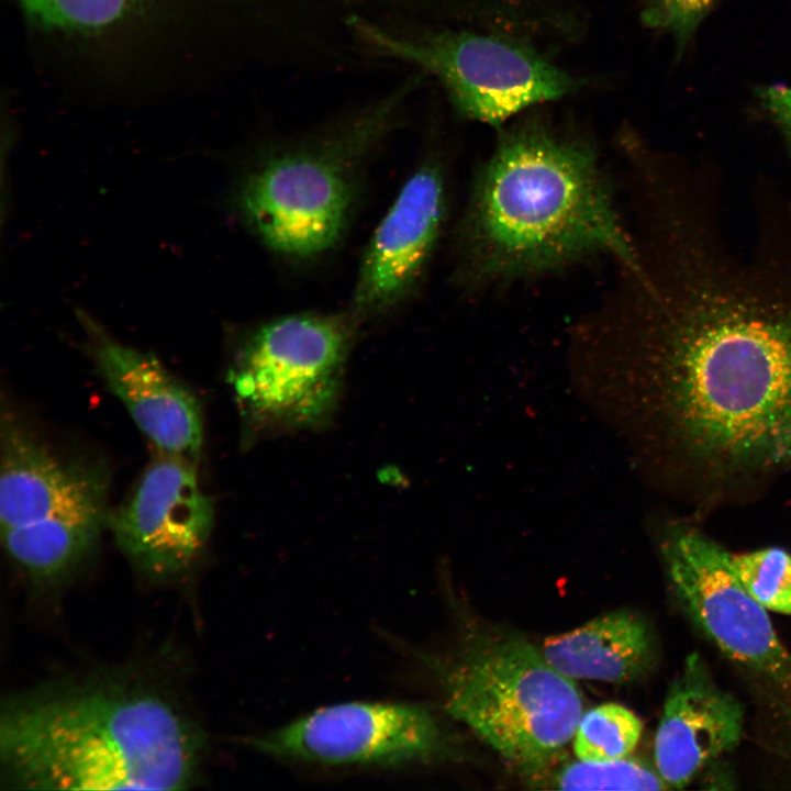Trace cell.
Segmentation results:
<instances>
[{
  "mask_svg": "<svg viewBox=\"0 0 791 791\" xmlns=\"http://www.w3.org/2000/svg\"><path fill=\"white\" fill-rule=\"evenodd\" d=\"M541 653L571 679L626 682L649 670L656 649L648 623L638 614L620 610L548 637Z\"/></svg>",
  "mask_w": 791,
  "mask_h": 791,
  "instance_id": "obj_16",
  "label": "cell"
},
{
  "mask_svg": "<svg viewBox=\"0 0 791 791\" xmlns=\"http://www.w3.org/2000/svg\"><path fill=\"white\" fill-rule=\"evenodd\" d=\"M561 790H665L658 771L627 757L604 762L570 761L547 780Z\"/></svg>",
  "mask_w": 791,
  "mask_h": 791,
  "instance_id": "obj_18",
  "label": "cell"
},
{
  "mask_svg": "<svg viewBox=\"0 0 791 791\" xmlns=\"http://www.w3.org/2000/svg\"><path fill=\"white\" fill-rule=\"evenodd\" d=\"M723 211L710 193L667 208L625 309L649 457L699 511L791 472V207H759L748 248Z\"/></svg>",
  "mask_w": 791,
  "mask_h": 791,
  "instance_id": "obj_1",
  "label": "cell"
},
{
  "mask_svg": "<svg viewBox=\"0 0 791 791\" xmlns=\"http://www.w3.org/2000/svg\"><path fill=\"white\" fill-rule=\"evenodd\" d=\"M108 489L69 502L41 520L1 531L3 547L34 583L64 580L96 549L108 526Z\"/></svg>",
  "mask_w": 791,
  "mask_h": 791,
  "instance_id": "obj_15",
  "label": "cell"
},
{
  "mask_svg": "<svg viewBox=\"0 0 791 791\" xmlns=\"http://www.w3.org/2000/svg\"><path fill=\"white\" fill-rule=\"evenodd\" d=\"M734 569L743 586L766 610L791 615V554L766 547L734 555Z\"/></svg>",
  "mask_w": 791,
  "mask_h": 791,
  "instance_id": "obj_19",
  "label": "cell"
},
{
  "mask_svg": "<svg viewBox=\"0 0 791 791\" xmlns=\"http://www.w3.org/2000/svg\"><path fill=\"white\" fill-rule=\"evenodd\" d=\"M247 744L265 755L330 766L427 764L453 750L435 715L405 703L331 705Z\"/></svg>",
  "mask_w": 791,
  "mask_h": 791,
  "instance_id": "obj_9",
  "label": "cell"
},
{
  "mask_svg": "<svg viewBox=\"0 0 791 791\" xmlns=\"http://www.w3.org/2000/svg\"><path fill=\"white\" fill-rule=\"evenodd\" d=\"M721 0H644L642 23L669 35L680 55L697 30Z\"/></svg>",
  "mask_w": 791,
  "mask_h": 791,
  "instance_id": "obj_21",
  "label": "cell"
},
{
  "mask_svg": "<svg viewBox=\"0 0 791 791\" xmlns=\"http://www.w3.org/2000/svg\"><path fill=\"white\" fill-rule=\"evenodd\" d=\"M444 706L527 776L546 770L582 716L575 681L519 637L476 634L458 651L424 657Z\"/></svg>",
  "mask_w": 791,
  "mask_h": 791,
  "instance_id": "obj_5",
  "label": "cell"
},
{
  "mask_svg": "<svg viewBox=\"0 0 791 791\" xmlns=\"http://www.w3.org/2000/svg\"><path fill=\"white\" fill-rule=\"evenodd\" d=\"M357 327L346 311L283 315L254 330L230 374L250 421L272 432L325 422L337 403Z\"/></svg>",
  "mask_w": 791,
  "mask_h": 791,
  "instance_id": "obj_7",
  "label": "cell"
},
{
  "mask_svg": "<svg viewBox=\"0 0 791 791\" xmlns=\"http://www.w3.org/2000/svg\"><path fill=\"white\" fill-rule=\"evenodd\" d=\"M740 703L692 654L669 690L655 737V768L668 789L686 787L708 764L732 750L743 734Z\"/></svg>",
  "mask_w": 791,
  "mask_h": 791,
  "instance_id": "obj_13",
  "label": "cell"
},
{
  "mask_svg": "<svg viewBox=\"0 0 791 791\" xmlns=\"http://www.w3.org/2000/svg\"><path fill=\"white\" fill-rule=\"evenodd\" d=\"M597 253L626 268L638 260L593 147L536 121L503 132L459 229L465 274L536 275Z\"/></svg>",
  "mask_w": 791,
  "mask_h": 791,
  "instance_id": "obj_3",
  "label": "cell"
},
{
  "mask_svg": "<svg viewBox=\"0 0 791 791\" xmlns=\"http://www.w3.org/2000/svg\"><path fill=\"white\" fill-rule=\"evenodd\" d=\"M443 166L425 155L399 190L363 254L349 314L359 324L403 307L419 289L446 214Z\"/></svg>",
  "mask_w": 791,
  "mask_h": 791,
  "instance_id": "obj_10",
  "label": "cell"
},
{
  "mask_svg": "<svg viewBox=\"0 0 791 791\" xmlns=\"http://www.w3.org/2000/svg\"><path fill=\"white\" fill-rule=\"evenodd\" d=\"M140 0H19L37 23L63 30H96L119 20Z\"/></svg>",
  "mask_w": 791,
  "mask_h": 791,
  "instance_id": "obj_20",
  "label": "cell"
},
{
  "mask_svg": "<svg viewBox=\"0 0 791 791\" xmlns=\"http://www.w3.org/2000/svg\"><path fill=\"white\" fill-rule=\"evenodd\" d=\"M346 25L364 53L436 79L459 115L492 126L586 85L532 45L504 34L360 13L350 14Z\"/></svg>",
  "mask_w": 791,
  "mask_h": 791,
  "instance_id": "obj_6",
  "label": "cell"
},
{
  "mask_svg": "<svg viewBox=\"0 0 791 791\" xmlns=\"http://www.w3.org/2000/svg\"><path fill=\"white\" fill-rule=\"evenodd\" d=\"M91 354L111 392L160 454L199 458L203 428L197 398L152 355L109 337L86 319Z\"/></svg>",
  "mask_w": 791,
  "mask_h": 791,
  "instance_id": "obj_12",
  "label": "cell"
},
{
  "mask_svg": "<svg viewBox=\"0 0 791 791\" xmlns=\"http://www.w3.org/2000/svg\"><path fill=\"white\" fill-rule=\"evenodd\" d=\"M202 747L170 699L132 679L44 687L1 710V782L12 789L183 790Z\"/></svg>",
  "mask_w": 791,
  "mask_h": 791,
  "instance_id": "obj_2",
  "label": "cell"
},
{
  "mask_svg": "<svg viewBox=\"0 0 791 791\" xmlns=\"http://www.w3.org/2000/svg\"><path fill=\"white\" fill-rule=\"evenodd\" d=\"M426 78L416 70L382 96L265 146L237 194L255 236L294 260L334 249L352 224L371 158L403 123Z\"/></svg>",
  "mask_w": 791,
  "mask_h": 791,
  "instance_id": "obj_4",
  "label": "cell"
},
{
  "mask_svg": "<svg viewBox=\"0 0 791 791\" xmlns=\"http://www.w3.org/2000/svg\"><path fill=\"white\" fill-rule=\"evenodd\" d=\"M659 545L677 598L701 632L728 658L791 690V655L732 554L686 520L666 524Z\"/></svg>",
  "mask_w": 791,
  "mask_h": 791,
  "instance_id": "obj_8",
  "label": "cell"
},
{
  "mask_svg": "<svg viewBox=\"0 0 791 791\" xmlns=\"http://www.w3.org/2000/svg\"><path fill=\"white\" fill-rule=\"evenodd\" d=\"M640 733L642 723L628 709L602 704L582 714L573 735V751L582 761L622 759L636 747Z\"/></svg>",
  "mask_w": 791,
  "mask_h": 791,
  "instance_id": "obj_17",
  "label": "cell"
},
{
  "mask_svg": "<svg viewBox=\"0 0 791 791\" xmlns=\"http://www.w3.org/2000/svg\"><path fill=\"white\" fill-rule=\"evenodd\" d=\"M756 94L760 105L780 127L791 149V86L765 85L756 89Z\"/></svg>",
  "mask_w": 791,
  "mask_h": 791,
  "instance_id": "obj_22",
  "label": "cell"
},
{
  "mask_svg": "<svg viewBox=\"0 0 791 791\" xmlns=\"http://www.w3.org/2000/svg\"><path fill=\"white\" fill-rule=\"evenodd\" d=\"M0 475L1 531L41 520L109 486L102 468L60 458L11 414L1 423Z\"/></svg>",
  "mask_w": 791,
  "mask_h": 791,
  "instance_id": "obj_14",
  "label": "cell"
},
{
  "mask_svg": "<svg viewBox=\"0 0 791 791\" xmlns=\"http://www.w3.org/2000/svg\"><path fill=\"white\" fill-rule=\"evenodd\" d=\"M213 524L194 461L161 454L149 464L108 526L123 554L144 575L167 580L201 556Z\"/></svg>",
  "mask_w": 791,
  "mask_h": 791,
  "instance_id": "obj_11",
  "label": "cell"
}]
</instances>
